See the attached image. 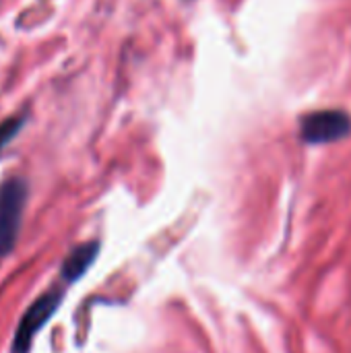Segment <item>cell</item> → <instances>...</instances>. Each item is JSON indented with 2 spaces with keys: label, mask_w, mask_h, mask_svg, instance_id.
Wrapping results in <instances>:
<instances>
[{
  "label": "cell",
  "mask_w": 351,
  "mask_h": 353,
  "mask_svg": "<svg viewBox=\"0 0 351 353\" xmlns=\"http://www.w3.org/2000/svg\"><path fill=\"white\" fill-rule=\"evenodd\" d=\"M29 188L21 178H10L0 184V256H6L19 238Z\"/></svg>",
  "instance_id": "1"
},
{
  "label": "cell",
  "mask_w": 351,
  "mask_h": 353,
  "mask_svg": "<svg viewBox=\"0 0 351 353\" xmlns=\"http://www.w3.org/2000/svg\"><path fill=\"white\" fill-rule=\"evenodd\" d=\"M62 292H48L41 298H37L27 312L23 314L17 333H14V341H12V352L14 353H27L35 335L46 327V323L52 319V314L58 310L60 302H62Z\"/></svg>",
  "instance_id": "2"
},
{
  "label": "cell",
  "mask_w": 351,
  "mask_h": 353,
  "mask_svg": "<svg viewBox=\"0 0 351 353\" xmlns=\"http://www.w3.org/2000/svg\"><path fill=\"white\" fill-rule=\"evenodd\" d=\"M351 130L348 114L337 110L317 112L302 120V137L308 143H331L345 137Z\"/></svg>",
  "instance_id": "3"
},
{
  "label": "cell",
  "mask_w": 351,
  "mask_h": 353,
  "mask_svg": "<svg viewBox=\"0 0 351 353\" xmlns=\"http://www.w3.org/2000/svg\"><path fill=\"white\" fill-rule=\"evenodd\" d=\"M97 250H99V244L97 242H89V244L77 246L66 256V261L62 265V277H64V281L72 283V281L81 279L87 273V269L95 263Z\"/></svg>",
  "instance_id": "4"
},
{
  "label": "cell",
  "mask_w": 351,
  "mask_h": 353,
  "mask_svg": "<svg viewBox=\"0 0 351 353\" xmlns=\"http://www.w3.org/2000/svg\"><path fill=\"white\" fill-rule=\"evenodd\" d=\"M25 124V118L23 116H14V118H8L4 122H0V151L19 134V130L23 128Z\"/></svg>",
  "instance_id": "5"
}]
</instances>
